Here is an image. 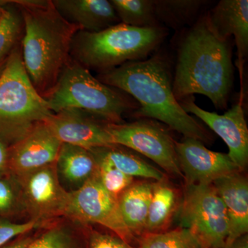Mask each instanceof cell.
<instances>
[{
	"mask_svg": "<svg viewBox=\"0 0 248 248\" xmlns=\"http://www.w3.org/2000/svg\"><path fill=\"white\" fill-rule=\"evenodd\" d=\"M6 177H10L9 147L0 141V179Z\"/></svg>",
	"mask_w": 248,
	"mask_h": 248,
	"instance_id": "4dcf8cb0",
	"label": "cell"
},
{
	"mask_svg": "<svg viewBox=\"0 0 248 248\" xmlns=\"http://www.w3.org/2000/svg\"><path fill=\"white\" fill-rule=\"evenodd\" d=\"M120 23L138 28L158 27L153 0H110Z\"/></svg>",
	"mask_w": 248,
	"mask_h": 248,
	"instance_id": "cb8c5ba5",
	"label": "cell"
},
{
	"mask_svg": "<svg viewBox=\"0 0 248 248\" xmlns=\"http://www.w3.org/2000/svg\"><path fill=\"white\" fill-rule=\"evenodd\" d=\"M24 215L20 187L12 177L0 179V218H10Z\"/></svg>",
	"mask_w": 248,
	"mask_h": 248,
	"instance_id": "83f0119b",
	"label": "cell"
},
{
	"mask_svg": "<svg viewBox=\"0 0 248 248\" xmlns=\"http://www.w3.org/2000/svg\"><path fill=\"white\" fill-rule=\"evenodd\" d=\"M153 183L133 182L119 197L121 215L130 232L142 236L146 232Z\"/></svg>",
	"mask_w": 248,
	"mask_h": 248,
	"instance_id": "d6986e66",
	"label": "cell"
},
{
	"mask_svg": "<svg viewBox=\"0 0 248 248\" xmlns=\"http://www.w3.org/2000/svg\"><path fill=\"white\" fill-rule=\"evenodd\" d=\"M56 167L60 183L65 190L68 187V192L79 189L97 172V161L92 152L68 143H62Z\"/></svg>",
	"mask_w": 248,
	"mask_h": 248,
	"instance_id": "ac0fdd59",
	"label": "cell"
},
{
	"mask_svg": "<svg viewBox=\"0 0 248 248\" xmlns=\"http://www.w3.org/2000/svg\"><path fill=\"white\" fill-rule=\"evenodd\" d=\"M86 227L88 248H133L128 243L125 242L116 235L90 229L88 225Z\"/></svg>",
	"mask_w": 248,
	"mask_h": 248,
	"instance_id": "f546056e",
	"label": "cell"
},
{
	"mask_svg": "<svg viewBox=\"0 0 248 248\" xmlns=\"http://www.w3.org/2000/svg\"><path fill=\"white\" fill-rule=\"evenodd\" d=\"M24 23L22 61L31 83L42 97L51 92L70 57L79 27L60 16L50 0H17Z\"/></svg>",
	"mask_w": 248,
	"mask_h": 248,
	"instance_id": "3957f363",
	"label": "cell"
},
{
	"mask_svg": "<svg viewBox=\"0 0 248 248\" xmlns=\"http://www.w3.org/2000/svg\"><path fill=\"white\" fill-rule=\"evenodd\" d=\"M181 218L201 248H222L226 244L228 215L213 184H186Z\"/></svg>",
	"mask_w": 248,
	"mask_h": 248,
	"instance_id": "52a82bcc",
	"label": "cell"
},
{
	"mask_svg": "<svg viewBox=\"0 0 248 248\" xmlns=\"http://www.w3.org/2000/svg\"><path fill=\"white\" fill-rule=\"evenodd\" d=\"M33 239L34 238L32 236H24L2 248H27Z\"/></svg>",
	"mask_w": 248,
	"mask_h": 248,
	"instance_id": "1f68e13d",
	"label": "cell"
},
{
	"mask_svg": "<svg viewBox=\"0 0 248 248\" xmlns=\"http://www.w3.org/2000/svg\"><path fill=\"white\" fill-rule=\"evenodd\" d=\"M6 60H7V59H6V60H4V61H3L0 63V76H1L3 71H4L5 65H6Z\"/></svg>",
	"mask_w": 248,
	"mask_h": 248,
	"instance_id": "e575fe53",
	"label": "cell"
},
{
	"mask_svg": "<svg viewBox=\"0 0 248 248\" xmlns=\"http://www.w3.org/2000/svg\"><path fill=\"white\" fill-rule=\"evenodd\" d=\"M49 128L62 143L91 150L112 146L108 132L109 122L76 109L60 111L46 121Z\"/></svg>",
	"mask_w": 248,
	"mask_h": 248,
	"instance_id": "5bb4252c",
	"label": "cell"
},
{
	"mask_svg": "<svg viewBox=\"0 0 248 248\" xmlns=\"http://www.w3.org/2000/svg\"><path fill=\"white\" fill-rule=\"evenodd\" d=\"M42 229L27 248H81L80 232L84 226L78 222L62 218Z\"/></svg>",
	"mask_w": 248,
	"mask_h": 248,
	"instance_id": "44dd1931",
	"label": "cell"
},
{
	"mask_svg": "<svg viewBox=\"0 0 248 248\" xmlns=\"http://www.w3.org/2000/svg\"><path fill=\"white\" fill-rule=\"evenodd\" d=\"M212 27L223 38L234 36L239 59L248 52V0H221L208 14Z\"/></svg>",
	"mask_w": 248,
	"mask_h": 248,
	"instance_id": "e0dca14e",
	"label": "cell"
},
{
	"mask_svg": "<svg viewBox=\"0 0 248 248\" xmlns=\"http://www.w3.org/2000/svg\"><path fill=\"white\" fill-rule=\"evenodd\" d=\"M64 218L81 225L105 227L128 244L135 238L124 223L118 200L103 187L97 174L78 190L70 192Z\"/></svg>",
	"mask_w": 248,
	"mask_h": 248,
	"instance_id": "9c48e42d",
	"label": "cell"
},
{
	"mask_svg": "<svg viewBox=\"0 0 248 248\" xmlns=\"http://www.w3.org/2000/svg\"><path fill=\"white\" fill-rule=\"evenodd\" d=\"M228 215L229 232L226 244H230L248 232V182L241 172L220 178L213 182Z\"/></svg>",
	"mask_w": 248,
	"mask_h": 248,
	"instance_id": "2e32d148",
	"label": "cell"
},
{
	"mask_svg": "<svg viewBox=\"0 0 248 248\" xmlns=\"http://www.w3.org/2000/svg\"><path fill=\"white\" fill-rule=\"evenodd\" d=\"M96 148L125 175L153 179L156 182L166 179V176L161 171L148 164L138 155L121 148L120 146L112 145Z\"/></svg>",
	"mask_w": 248,
	"mask_h": 248,
	"instance_id": "7402d4cb",
	"label": "cell"
},
{
	"mask_svg": "<svg viewBox=\"0 0 248 248\" xmlns=\"http://www.w3.org/2000/svg\"><path fill=\"white\" fill-rule=\"evenodd\" d=\"M222 248H248V236L245 234L230 244L225 245Z\"/></svg>",
	"mask_w": 248,
	"mask_h": 248,
	"instance_id": "d6a6232c",
	"label": "cell"
},
{
	"mask_svg": "<svg viewBox=\"0 0 248 248\" xmlns=\"http://www.w3.org/2000/svg\"><path fill=\"white\" fill-rule=\"evenodd\" d=\"M45 99L53 113L76 109L112 124L123 123L124 114L139 108L133 97L104 84L71 58Z\"/></svg>",
	"mask_w": 248,
	"mask_h": 248,
	"instance_id": "5b68a950",
	"label": "cell"
},
{
	"mask_svg": "<svg viewBox=\"0 0 248 248\" xmlns=\"http://www.w3.org/2000/svg\"><path fill=\"white\" fill-rule=\"evenodd\" d=\"M59 14L80 31L97 32L120 24L110 1L108 0H52Z\"/></svg>",
	"mask_w": 248,
	"mask_h": 248,
	"instance_id": "9a60e30c",
	"label": "cell"
},
{
	"mask_svg": "<svg viewBox=\"0 0 248 248\" xmlns=\"http://www.w3.org/2000/svg\"><path fill=\"white\" fill-rule=\"evenodd\" d=\"M62 143L46 122L36 125L24 138L9 147L10 177L18 181L55 164Z\"/></svg>",
	"mask_w": 248,
	"mask_h": 248,
	"instance_id": "7c38bea8",
	"label": "cell"
},
{
	"mask_svg": "<svg viewBox=\"0 0 248 248\" xmlns=\"http://www.w3.org/2000/svg\"><path fill=\"white\" fill-rule=\"evenodd\" d=\"M97 79L133 97L139 104L133 112L136 117L159 121L185 138L205 143L213 140L206 129L187 113L174 97L170 67L161 55L128 62L100 73Z\"/></svg>",
	"mask_w": 248,
	"mask_h": 248,
	"instance_id": "7a4b0ae2",
	"label": "cell"
},
{
	"mask_svg": "<svg viewBox=\"0 0 248 248\" xmlns=\"http://www.w3.org/2000/svg\"><path fill=\"white\" fill-rule=\"evenodd\" d=\"M175 149L186 184H213L220 178L241 172L228 154L210 151L200 140L185 138L175 142Z\"/></svg>",
	"mask_w": 248,
	"mask_h": 248,
	"instance_id": "4fadbf2b",
	"label": "cell"
},
{
	"mask_svg": "<svg viewBox=\"0 0 248 248\" xmlns=\"http://www.w3.org/2000/svg\"><path fill=\"white\" fill-rule=\"evenodd\" d=\"M166 180L153 183L145 234L160 232L167 226L177 208V190Z\"/></svg>",
	"mask_w": 248,
	"mask_h": 248,
	"instance_id": "ffe728a7",
	"label": "cell"
},
{
	"mask_svg": "<svg viewBox=\"0 0 248 248\" xmlns=\"http://www.w3.org/2000/svg\"><path fill=\"white\" fill-rule=\"evenodd\" d=\"M20 187L23 213L46 226L64 218L70 200L59 179L56 163L37 170L17 181Z\"/></svg>",
	"mask_w": 248,
	"mask_h": 248,
	"instance_id": "30bf717a",
	"label": "cell"
},
{
	"mask_svg": "<svg viewBox=\"0 0 248 248\" xmlns=\"http://www.w3.org/2000/svg\"><path fill=\"white\" fill-rule=\"evenodd\" d=\"M138 248H201L187 228L142 235Z\"/></svg>",
	"mask_w": 248,
	"mask_h": 248,
	"instance_id": "4316f807",
	"label": "cell"
},
{
	"mask_svg": "<svg viewBox=\"0 0 248 248\" xmlns=\"http://www.w3.org/2000/svg\"><path fill=\"white\" fill-rule=\"evenodd\" d=\"M9 1H1L0 0V22L2 20L6 11V5L9 4Z\"/></svg>",
	"mask_w": 248,
	"mask_h": 248,
	"instance_id": "836d02e7",
	"label": "cell"
},
{
	"mask_svg": "<svg viewBox=\"0 0 248 248\" xmlns=\"http://www.w3.org/2000/svg\"><path fill=\"white\" fill-rule=\"evenodd\" d=\"M44 227L45 226L42 223L32 220H28L23 223H15L9 218H0V248L17 236L27 234L33 230L41 229Z\"/></svg>",
	"mask_w": 248,
	"mask_h": 248,
	"instance_id": "f1b7e54d",
	"label": "cell"
},
{
	"mask_svg": "<svg viewBox=\"0 0 248 248\" xmlns=\"http://www.w3.org/2000/svg\"><path fill=\"white\" fill-rule=\"evenodd\" d=\"M158 22L172 29L190 24L207 1L200 0H158L155 1Z\"/></svg>",
	"mask_w": 248,
	"mask_h": 248,
	"instance_id": "603a6c76",
	"label": "cell"
},
{
	"mask_svg": "<svg viewBox=\"0 0 248 248\" xmlns=\"http://www.w3.org/2000/svg\"><path fill=\"white\" fill-rule=\"evenodd\" d=\"M230 39L218 35L204 15L183 38L178 50L172 91L178 102L205 95L217 109H226L233 84Z\"/></svg>",
	"mask_w": 248,
	"mask_h": 248,
	"instance_id": "6da1fadb",
	"label": "cell"
},
{
	"mask_svg": "<svg viewBox=\"0 0 248 248\" xmlns=\"http://www.w3.org/2000/svg\"><path fill=\"white\" fill-rule=\"evenodd\" d=\"M179 102L187 113L198 117L223 140L229 149L228 156L241 172L244 170L248 162V128L242 105L236 104L218 115L198 107L194 96Z\"/></svg>",
	"mask_w": 248,
	"mask_h": 248,
	"instance_id": "8fae6325",
	"label": "cell"
},
{
	"mask_svg": "<svg viewBox=\"0 0 248 248\" xmlns=\"http://www.w3.org/2000/svg\"><path fill=\"white\" fill-rule=\"evenodd\" d=\"M14 4V7H6V14L0 22V63L9 58L22 42L24 34L22 15L17 6Z\"/></svg>",
	"mask_w": 248,
	"mask_h": 248,
	"instance_id": "d4e9b609",
	"label": "cell"
},
{
	"mask_svg": "<svg viewBox=\"0 0 248 248\" xmlns=\"http://www.w3.org/2000/svg\"><path fill=\"white\" fill-rule=\"evenodd\" d=\"M53 115L28 76L20 42L0 76V141L12 146Z\"/></svg>",
	"mask_w": 248,
	"mask_h": 248,
	"instance_id": "8992f818",
	"label": "cell"
},
{
	"mask_svg": "<svg viewBox=\"0 0 248 248\" xmlns=\"http://www.w3.org/2000/svg\"><path fill=\"white\" fill-rule=\"evenodd\" d=\"M166 35L160 26L138 28L122 23L97 32L79 31L72 40L70 57L100 74L128 62L146 60Z\"/></svg>",
	"mask_w": 248,
	"mask_h": 248,
	"instance_id": "277c9868",
	"label": "cell"
},
{
	"mask_svg": "<svg viewBox=\"0 0 248 248\" xmlns=\"http://www.w3.org/2000/svg\"><path fill=\"white\" fill-rule=\"evenodd\" d=\"M112 143L143 155L166 172L184 179L176 153L175 142L161 125L150 121L107 123Z\"/></svg>",
	"mask_w": 248,
	"mask_h": 248,
	"instance_id": "ba28073f",
	"label": "cell"
},
{
	"mask_svg": "<svg viewBox=\"0 0 248 248\" xmlns=\"http://www.w3.org/2000/svg\"><path fill=\"white\" fill-rule=\"evenodd\" d=\"M97 164V177L103 187L118 200L124 191L134 182V178L125 175L111 164L97 148L90 150Z\"/></svg>",
	"mask_w": 248,
	"mask_h": 248,
	"instance_id": "484cf974",
	"label": "cell"
}]
</instances>
